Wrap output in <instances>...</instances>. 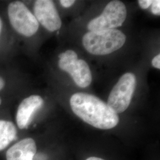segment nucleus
Returning a JSON list of instances; mask_svg holds the SVG:
<instances>
[{
  "mask_svg": "<svg viewBox=\"0 0 160 160\" xmlns=\"http://www.w3.org/2000/svg\"><path fill=\"white\" fill-rule=\"evenodd\" d=\"M136 87V77L132 73L123 75L110 92L107 104L116 114L129 107Z\"/></svg>",
  "mask_w": 160,
  "mask_h": 160,
  "instance_id": "obj_6",
  "label": "nucleus"
},
{
  "mask_svg": "<svg viewBox=\"0 0 160 160\" xmlns=\"http://www.w3.org/2000/svg\"><path fill=\"white\" fill-rule=\"evenodd\" d=\"M1 103H2V99H1V98L0 97V106H1Z\"/></svg>",
  "mask_w": 160,
  "mask_h": 160,
  "instance_id": "obj_18",
  "label": "nucleus"
},
{
  "mask_svg": "<svg viewBox=\"0 0 160 160\" xmlns=\"http://www.w3.org/2000/svg\"><path fill=\"white\" fill-rule=\"evenodd\" d=\"M152 65L155 68L160 69V55H156L152 61Z\"/></svg>",
  "mask_w": 160,
  "mask_h": 160,
  "instance_id": "obj_13",
  "label": "nucleus"
},
{
  "mask_svg": "<svg viewBox=\"0 0 160 160\" xmlns=\"http://www.w3.org/2000/svg\"><path fill=\"white\" fill-rule=\"evenodd\" d=\"M86 160H104L102 159V158H98V157H90L87 159H86Z\"/></svg>",
  "mask_w": 160,
  "mask_h": 160,
  "instance_id": "obj_16",
  "label": "nucleus"
},
{
  "mask_svg": "<svg viewBox=\"0 0 160 160\" xmlns=\"http://www.w3.org/2000/svg\"><path fill=\"white\" fill-rule=\"evenodd\" d=\"M34 16L38 23L49 32L60 29L62 22L54 2L51 0H37L34 2Z\"/></svg>",
  "mask_w": 160,
  "mask_h": 160,
  "instance_id": "obj_7",
  "label": "nucleus"
},
{
  "mask_svg": "<svg viewBox=\"0 0 160 160\" xmlns=\"http://www.w3.org/2000/svg\"><path fill=\"white\" fill-rule=\"evenodd\" d=\"M6 85V82L3 79L2 77L0 76V92L4 88V86Z\"/></svg>",
  "mask_w": 160,
  "mask_h": 160,
  "instance_id": "obj_15",
  "label": "nucleus"
},
{
  "mask_svg": "<svg viewBox=\"0 0 160 160\" xmlns=\"http://www.w3.org/2000/svg\"><path fill=\"white\" fill-rule=\"evenodd\" d=\"M126 42V36L117 29L89 32L82 38L87 51L96 55H106L119 49Z\"/></svg>",
  "mask_w": 160,
  "mask_h": 160,
  "instance_id": "obj_2",
  "label": "nucleus"
},
{
  "mask_svg": "<svg viewBox=\"0 0 160 160\" xmlns=\"http://www.w3.org/2000/svg\"><path fill=\"white\" fill-rule=\"evenodd\" d=\"M59 58V67L71 75L77 86L81 88L90 86L92 81V72L85 61L78 59L77 54L72 50L61 53Z\"/></svg>",
  "mask_w": 160,
  "mask_h": 160,
  "instance_id": "obj_5",
  "label": "nucleus"
},
{
  "mask_svg": "<svg viewBox=\"0 0 160 160\" xmlns=\"http://www.w3.org/2000/svg\"><path fill=\"white\" fill-rule=\"evenodd\" d=\"M151 7V12L157 16L160 15V0H154L152 1Z\"/></svg>",
  "mask_w": 160,
  "mask_h": 160,
  "instance_id": "obj_11",
  "label": "nucleus"
},
{
  "mask_svg": "<svg viewBox=\"0 0 160 160\" xmlns=\"http://www.w3.org/2000/svg\"><path fill=\"white\" fill-rule=\"evenodd\" d=\"M36 150L34 139L27 138L17 142L7 150L6 160H34Z\"/></svg>",
  "mask_w": 160,
  "mask_h": 160,
  "instance_id": "obj_9",
  "label": "nucleus"
},
{
  "mask_svg": "<svg viewBox=\"0 0 160 160\" xmlns=\"http://www.w3.org/2000/svg\"><path fill=\"white\" fill-rule=\"evenodd\" d=\"M127 16L125 4L120 1H112L104 8L102 14L92 20L87 25L90 32H100L119 27Z\"/></svg>",
  "mask_w": 160,
  "mask_h": 160,
  "instance_id": "obj_4",
  "label": "nucleus"
},
{
  "mask_svg": "<svg viewBox=\"0 0 160 160\" xmlns=\"http://www.w3.org/2000/svg\"><path fill=\"white\" fill-rule=\"evenodd\" d=\"M61 4L65 8H69L74 4V0H61L59 1Z\"/></svg>",
  "mask_w": 160,
  "mask_h": 160,
  "instance_id": "obj_14",
  "label": "nucleus"
},
{
  "mask_svg": "<svg viewBox=\"0 0 160 160\" xmlns=\"http://www.w3.org/2000/svg\"><path fill=\"white\" fill-rule=\"evenodd\" d=\"M17 137L14 124L6 120H0V151L6 148Z\"/></svg>",
  "mask_w": 160,
  "mask_h": 160,
  "instance_id": "obj_10",
  "label": "nucleus"
},
{
  "mask_svg": "<svg viewBox=\"0 0 160 160\" xmlns=\"http://www.w3.org/2000/svg\"><path fill=\"white\" fill-rule=\"evenodd\" d=\"M152 3V0H139L138 1V4L140 7L142 9H147Z\"/></svg>",
  "mask_w": 160,
  "mask_h": 160,
  "instance_id": "obj_12",
  "label": "nucleus"
},
{
  "mask_svg": "<svg viewBox=\"0 0 160 160\" xmlns=\"http://www.w3.org/2000/svg\"><path fill=\"white\" fill-rule=\"evenodd\" d=\"M70 105L75 114L87 123L100 129H110L119 122L118 114L99 98L78 92L72 96Z\"/></svg>",
  "mask_w": 160,
  "mask_h": 160,
  "instance_id": "obj_1",
  "label": "nucleus"
},
{
  "mask_svg": "<svg viewBox=\"0 0 160 160\" xmlns=\"http://www.w3.org/2000/svg\"><path fill=\"white\" fill-rule=\"evenodd\" d=\"M2 20L0 17V37H1V32H2Z\"/></svg>",
  "mask_w": 160,
  "mask_h": 160,
  "instance_id": "obj_17",
  "label": "nucleus"
},
{
  "mask_svg": "<svg viewBox=\"0 0 160 160\" xmlns=\"http://www.w3.org/2000/svg\"><path fill=\"white\" fill-rule=\"evenodd\" d=\"M43 103V99L38 95H32L24 98L17 109V126L20 129L28 128L34 113L42 107Z\"/></svg>",
  "mask_w": 160,
  "mask_h": 160,
  "instance_id": "obj_8",
  "label": "nucleus"
},
{
  "mask_svg": "<svg viewBox=\"0 0 160 160\" xmlns=\"http://www.w3.org/2000/svg\"><path fill=\"white\" fill-rule=\"evenodd\" d=\"M7 14L12 28L18 34L31 37L38 32L39 24L34 14L22 1L10 2L8 6Z\"/></svg>",
  "mask_w": 160,
  "mask_h": 160,
  "instance_id": "obj_3",
  "label": "nucleus"
}]
</instances>
